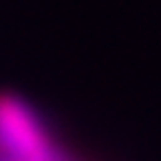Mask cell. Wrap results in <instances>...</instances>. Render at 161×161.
<instances>
[{"label":"cell","mask_w":161,"mask_h":161,"mask_svg":"<svg viewBox=\"0 0 161 161\" xmlns=\"http://www.w3.org/2000/svg\"><path fill=\"white\" fill-rule=\"evenodd\" d=\"M0 161H67L23 98L0 96Z\"/></svg>","instance_id":"6da1fadb"}]
</instances>
